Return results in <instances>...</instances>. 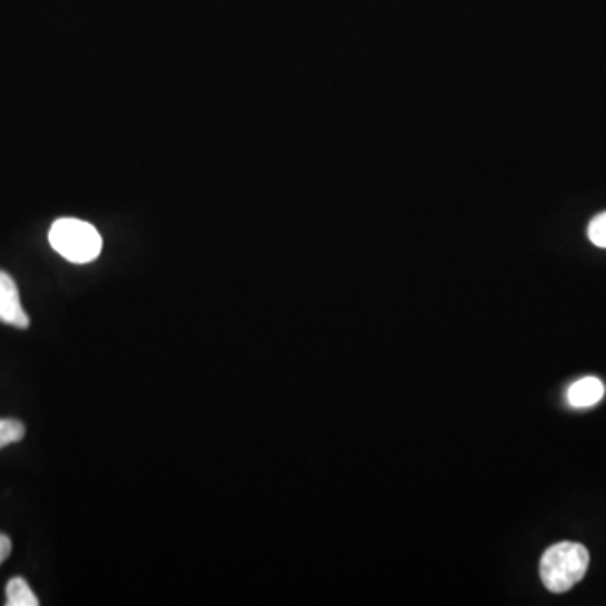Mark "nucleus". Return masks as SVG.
<instances>
[{
	"instance_id": "obj_4",
	"label": "nucleus",
	"mask_w": 606,
	"mask_h": 606,
	"mask_svg": "<svg viewBox=\"0 0 606 606\" xmlns=\"http://www.w3.org/2000/svg\"><path fill=\"white\" fill-rule=\"evenodd\" d=\"M605 397V387L596 378H583L568 390V401L573 408H589Z\"/></svg>"
},
{
	"instance_id": "obj_2",
	"label": "nucleus",
	"mask_w": 606,
	"mask_h": 606,
	"mask_svg": "<svg viewBox=\"0 0 606 606\" xmlns=\"http://www.w3.org/2000/svg\"><path fill=\"white\" fill-rule=\"evenodd\" d=\"M49 243L62 258L78 265L97 260L104 246L97 227L76 217H61L56 221L49 229Z\"/></svg>"
},
{
	"instance_id": "obj_5",
	"label": "nucleus",
	"mask_w": 606,
	"mask_h": 606,
	"mask_svg": "<svg viewBox=\"0 0 606 606\" xmlns=\"http://www.w3.org/2000/svg\"><path fill=\"white\" fill-rule=\"evenodd\" d=\"M8 595V606H38V596L32 593L31 586L28 585L25 578H12L6 588Z\"/></svg>"
},
{
	"instance_id": "obj_8",
	"label": "nucleus",
	"mask_w": 606,
	"mask_h": 606,
	"mask_svg": "<svg viewBox=\"0 0 606 606\" xmlns=\"http://www.w3.org/2000/svg\"><path fill=\"white\" fill-rule=\"evenodd\" d=\"M12 551V543L9 536L0 535V565L9 558Z\"/></svg>"
},
{
	"instance_id": "obj_6",
	"label": "nucleus",
	"mask_w": 606,
	"mask_h": 606,
	"mask_svg": "<svg viewBox=\"0 0 606 606\" xmlns=\"http://www.w3.org/2000/svg\"><path fill=\"white\" fill-rule=\"evenodd\" d=\"M26 428L18 420H0V448L18 443L25 438Z\"/></svg>"
},
{
	"instance_id": "obj_3",
	"label": "nucleus",
	"mask_w": 606,
	"mask_h": 606,
	"mask_svg": "<svg viewBox=\"0 0 606 606\" xmlns=\"http://www.w3.org/2000/svg\"><path fill=\"white\" fill-rule=\"evenodd\" d=\"M0 322L18 329L29 328V317L22 309L18 285L12 276L2 270H0Z\"/></svg>"
},
{
	"instance_id": "obj_1",
	"label": "nucleus",
	"mask_w": 606,
	"mask_h": 606,
	"mask_svg": "<svg viewBox=\"0 0 606 606\" xmlns=\"http://www.w3.org/2000/svg\"><path fill=\"white\" fill-rule=\"evenodd\" d=\"M589 566L588 549L578 543H558L541 559V579L553 593H565L585 578Z\"/></svg>"
},
{
	"instance_id": "obj_7",
	"label": "nucleus",
	"mask_w": 606,
	"mask_h": 606,
	"mask_svg": "<svg viewBox=\"0 0 606 606\" xmlns=\"http://www.w3.org/2000/svg\"><path fill=\"white\" fill-rule=\"evenodd\" d=\"M588 238L598 248H606V213L599 214L589 223Z\"/></svg>"
}]
</instances>
